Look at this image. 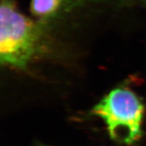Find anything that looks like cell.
Here are the masks:
<instances>
[{
    "label": "cell",
    "instance_id": "obj_1",
    "mask_svg": "<svg viewBox=\"0 0 146 146\" xmlns=\"http://www.w3.org/2000/svg\"><path fill=\"white\" fill-rule=\"evenodd\" d=\"M0 25L1 63L24 69L40 48L42 25L22 14L15 0H1Z\"/></svg>",
    "mask_w": 146,
    "mask_h": 146
},
{
    "label": "cell",
    "instance_id": "obj_2",
    "mask_svg": "<svg viewBox=\"0 0 146 146\" xmlns=\"http://www.w3.org/2000/svg\"><path fill=\"white\" fill-rule=\"evenodd\" d=\"M92 112L104 121L114 140L131 144L141 137L144 106L129 89L113 90L95 106Z\"/></svg>",
    "mask_w": 146,
    "mask_h": 146
},
{
    "label": "cell",
    "instance_id": "obj_3",
    "mask_svg": "<svg viewBox=\"0 0 146 146\" xmlns=\"http://www.w3.org/2000/svg\"><path fill=\"white\" fill-rule=\"evenodd\" d=\"M64 0H31L30 11L39 19H46L59 10Z\"/></svg>",
    "mask_w": 146,
    "mask_h": 146
},
{
    "label": "cell",
    "instance_id": "obj_4",
    "mask_svg": "<svg viewBox=\"0 0 146 146\" xmlns=\"http://www.w3.org/2000/svg\"><path fill=\"white\" fill-rule=\"evenodd\" d=\"M137 1H139V2H142L145 3V4H146V0H137Z\"/></svg>",
    "mask_w": 146,
    "mask_h": 146
}]
</instances>
